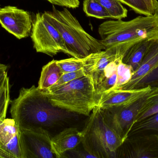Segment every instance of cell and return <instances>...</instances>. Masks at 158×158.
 <instances>
[{"instance_id": "1", "label": "cell", "mask_w": 158, "mask_h": 158, "mask_svg": "<svg viewBox=\"0 0 158 158\" xmlns=\"http://www.w3.org/2000/svg\"><path fill=\"white\" fill-rule=\"evenodd\" d=\"M10 104L11 117L19 129H46L64 121L70 113L53 105L44 91L34 85L21 88L18 96L11 100Z\"/></svg>"}, {"instance_id": "2", "label": "cell", "mask_w": 158, "mask_h": 158, "mask_svg": "<svg viewBox=\"0 0 158 158\" xmlns=\"http://www.w3.org/2000/svg\"><path fill=\"white\" fill-rule=\"evenodd\" d=\"M44 13L61 34L69 55L82 59L90 54L106 50L101 40L87 33L67 8L59 10L53 6L52 11Z\"/></svg>"}, {"instance_id": "3", "label": "cell", "mask_w": 158, "mask_h": 158, "mask_svg": "<svg viewBox=\"0 0 158 158\" xmlns=\"http://www.w3.org/2000/svg\"><path fill=\"white\" fill-rule=\"evenodd\" d=\"M98 32L106 49L116 46L129 49L140 40L158 36V19L154 15L130 21L107 20L99 25Z\"/></svg>"}, {"instance_id": "4", "label": "cell", "mask_w": 158, "mask_h": 158, "mask_svg": "<svg viewBox=\"0 0 158 158\" xmlns=\"http://www.w3.org/2000/svg\"><path fill=\"white\" fill-rule=\"evenodd\" d=\"M43 91L53 105L70 113L89 116L98 105L94 82L87 74L52 92Z\"/></svg>"}, {"instance_id": "5", "label": "cell", "mask_w": 158, "mask_h": 158, "mask_svg": "<svg viewBox=\"0 0 158 158\" xmlns=\"http://www.w3.org/2000/svg\"><path fill=\"white\" fill-rule=\"evenodd\" d=\"M82 131L83 147L95 158L115 157L123 143L118 135L109 125L102 110L98 106L91 112Z\"/></svg>"}, {"instance_id": "6", "label": "cell", "mask_w": 158, "mask_h": 158, "mask_svg": "<svg viewBox=\"0 0 158 158\" xmlns=\"http://www.w3.org/2000/svg\"><path fill=\"white\" fill-rule=\"evenodd\" d=\"M31 38L38 53L52 57L58 53L68 55L64 42L56 28L49 22L44 13H38L32 23Z\"/></svg>"}, {"instance_id": "7", "label": "cell", "mask_w": 158, "mask_h": 158, "mask_svg": "<svg viewBox=\"0 0 158 158\" xmlns=\"http://www.w3.org/2000/svg\"><path fill=\"white\" fill-rule=\"evenodd\" d=\"M150 90L128 105L108 109H100L109 125L118 135L123 142L128 138L135 123L136 117L144 104Z\"/></svg>"}, {"instance_id": "8", "label": "cell", "mask_w": 158, "mask_h": 158, "mask_svg": "<svg viewBox=\"0 0 158 158\" xmlns=\"http://www.w3.org/2000/svg\"><path fill=\"white\" fill-rule=\"evenodd\" d=\"M25 158H56L51 147L52 137L42 127L19 129Z\"/></svg>"}, {"instance_id": "9", "label": "cell", "mask_w": 158, "mask_h": 158, "mask_svg": "<svg viewBox=\"0 0 158 158\" xmlns=\"http://www.w3.org/2000/svg\"><path fill=\"white\" fill-rule=\"evenodd\" d=\"M0 24L19 39L28 37L32 28V20L29 13L10 6L0 9Z\"/></svg>"}, {"instance_id": "10", "label": "cell", "mask_w": 158, "mask_h": 158, "mask_svg": "<svg viewBox=\"0 0 158 158\" xmlns=\"http://www.w3.org/2000/svg\"><path fill=\"white\" fill-rule=\"evenodd\" d=\"M120 147L122 157L158 158V135H131Z\"/></svg>"}, {"instance_id": "11", "label": "cell", "mask_w": 158, "mask_h": 158, "mask_svg": "<svg viewBox=\"0 0 158 158\" xmlns=\"http://www.w3.org/2000/svg\"><path fill=\"white\" fill-rule=\"evenodd\" d=\"M0 147L14 158H25L20 130L14 119H0Z\"/></svg>"}, {"instance_id": "12", "label": "cell", "mask_w": 158, "mask_h": 158, "mask_svg": "<svg viewBox=\"0 0 158 158\" xmlns=\"http://www.w3.org/2000/svg\"><path fill=\"white\" fill-rule=\"evenodd\" d=\"M128 49L129 48L124 46H116L90 54L82 59L85 72L93 79L116 58L124 56Z\"/></svg>"}, {"instance_id": "13", "label": "cell", "mask_w": 158, "mask_h": 158, "mask_svg": "<svg viewBox=\"0 0 158 158\" xmlns=\"http://www.w3.org/2000/svg\"><path fill=\"white\" fill-rule=\"evenodd\" d=\"M151 89L148 87L132 90H113L100 96L97 106L100 109H106L125 105L135 101Z\"/></svg>"}, {"instance_id": "14", "label": "cell", "mask_w": 158, "mask_h": 158, "mask_svg": "<svg viewBox=\"0 0 158 158\" xmlns=\"http://www.w3.org/2000/svg\"><path fill=\"white\" fill-rule=\"evenodd\" d=\"M83 133L76 128H69L52 137L51 147L57 158L64 157L66 152L77 147L81 143Z\"/></svg>"}, {"instance_id": "15", "label": "cell", "mask_w": 158, "mask_h": 158, "mask_svg": "<svg viewBox=\"0 0 158 158\" xmlns=\"http://www.w3.org/2000/svg\"><path fill=\"white\" fill-rule=\"evenodd\" d=\"M158 66V36L154 39L148 47L138 68L131 79L118 90H132L141 79Z\"/></svg>"}, {"instance_id": "16", "label": "cell", "mask_w": 158, "mask_h": 158, "mask_svg": "<svg viewBox=\"0 0 158 158\" xmlns=\"http://www.w3.org/2000/svg\"><path fill=\"white\" fill-rule=\"evenodd\" d=\"M156 37L146 38L135 43L125 53L123 62L131 66L135 71L140 66L151 43Z\"/></svg>"}, {"instance_id": "17", "label": "cell", "mask_w": 158, "mask_h": 158, "mask_svg": "<svg viewBox=\"0 0 158 158\" xmlns=\"http://www.w3.org/2000/svg\"><path fill=\"white\" fill-rule=\"evenodd\" d=\"M63 74V72L56 64V60L49 62L42 68L38 88L41 90H47L56 83Z\"/></svg>"}, {"instance_id": "18", "label": "cell", "mask_w": 158, "mask_h": 158, "mask_svg": "<svg viewBox=\"0 0 158 158\" xmlns=\"http://www.w3.org/2000/svg\"><path fill=\"white\" fill-rule=\"evenodd\" d=\"M10 84L7 70L0 72V119L6 118L10 104Z\"/></svg>"}, {"instance_id": "19", "label": "cell", "mask_w": 158, "mask_h": 158, "mask_svg": "<svg viewBox=\"0 0 158 158\" xmlns=\"http://www.w3.org/2000/svg\"><path fill=\"white\" fill-rule=\"evenodd\" d=\"M158 112V87L151 88L147 98L136 117L135 123Z\"/></svg>"}, {"instance_id": "20", "label": "cell", "mask_w": 158, "mask_h": 158, "mask_svg": "<svg viewBox=\"0 0 158 158\" xmlns=\"http://www.w3.org/2000/svg\"><path fill=\"white\" fill-rule=\"evenodd\" d=\"M83 9L87 16L99 19L111 18L107 11L97 0H84Z\"/></svg>"}, {"instance_id": "21", "label": "cell", "mask_w": 158, "mask_h": 158, "mask_svg": "<svg viewBox=\"0 0 158 158\" xmlns=\"http://www.w3.org/2000/svg\"><path fill=\"white\" fill-rule=\"evenodd\" d=\"M107 11L111 18L122 19L127 16L128 10L118 0H97Z\"/></svg>"}, {"instance_id": "22", "label": "cell", "mask_w": 158, "mask_h": 158, "mask_svg": "<svg viewBox=\"0 0 158 158\" xmlns=\"http://www.w3.org/2000/svg\"><path fill=\"white\" fill-rule=\"evenodd\" d=\"M148 130L158 132V112L135 123L128 136Z\"/></svg>"}, {"instance_id": "23", "label": "cell", "mask_w": 158, "mask_h": 158, "mask_svg": "<svg viewBox=\"0 0 158 158\" xmlns=\"http://www.w3.org/2000/svg\"><path fill=\"white\" fill-rule=\"evenodd\" d=\"M122 60H120L118 64V79L116 87L113 90H118L121 86L127 83L134 73L133 68L131 66L123 63Z\"/></svg>"}, {"instance_id": "24", "label": "cell", "mask_w": 158, "mask_h": 158, "mask_svg": "<svg viewBox=\"0 0 158 158\" xmlns=\"http://www.w3.org/2000/svg\"><path fill=\"white\" fill-rule=\"evenodd\" d=\"M85 75L86 73L85 72L84 69L77 71L63 73L61 78L56 82V83H55L54 85L48 88L47 90H45L44 91L47 92H52L58 90L61 87H63L67 83L72 81L73 80L76 79Z\"/></svg>"}, {"instance_id": "25", "label": "cell", "mask_w": 158, "mask_h": 158, "mask_svg": "<svg viewBox=\"0 0 158 158\" xmlns=\"http://www.w3.org/2000/svg\"><path fill=\"white\" fill-rule=\"evenodd\" d=\"M56 64L63 73L77 71L84 69L83 63L82 59L74 57L56 60Z\"/></svg>"}, {"instance_id": "26", "label": "cell", "mask_w": 158, "mask_h": 158, "mask_svg": "<svg viewBox=\"0 0 158 158\" xmlns=\"http://www.w3.org/2000/svg\"><path fill=\"white\" fill-rule=\"evenodd\" d=\"M148 87L151 88L158 87V66L137 83L132 90Z\"/></svg>"}, {"instance_id": "27", "label": "cell", "mask_w": 158, "mask_h": 158, "mask_svg": "<svg viewBox=\"0 0 158 158\" xmlns=\"http://www.w3.org/2000/svg\"><path fill=\"white\" fill-rule=\"evenodd\" d=\"M128 6L135 13L145 16L153 15L144 0H118Z\"/></svg>"}, {"instance_id": "28", "label": "cell", "mask_w": 158, "mask_h": 158, "mask_svg": "<svg viewBox=\"0 0 158 158\" xmlns=\"http://www.w3.org/2000/svg\"><path fill=\"white\" fill-rule=\"evenodd\" d=\"M53 5L72 8H77L80 6L79 0H46Z\"/></svg>"}, {"instance_id": "29", "label": "cell", "mask_w": 158, "mask_h": 158, "mask_svg": "<svg viewBox=\"0 0 158 158\" xmlns=\"http://www.w3.org/2000/svg\"><path fill=\"white\" fill-rule=\"evenodd\" d=\"M144 1L146 3L150 12L152 13V14L154 15V11L158 1L157 0H144Z\"/></svg>"}, {"instance_id": "30", "label": "cell", "mask_w": 158, "mask_h": 158, "mask_svg": "<svg viewBox=\"0 0 158 158\" xmlns=\"http://www.w3.org/2000/svg\"><path fill=\"white\" fill-rule=\"evenodd\" d=\"M0 158H14L9 153L0 147Z\"/></svg>"}, {"instance_id": "31", "label": "cell", "mask_w": 158, "mask_h": 158, "mask_svg": "<svg viewBox=\"0 0 158 158\" xmlns=\"http://www.w3.org/2000/svg\"><path fill=\"white\" fill-rule=\"evenodd\" d=\"M7 69H8V66L7 65L0 63V72L4 71V70H7Z\"/></svg>"}, {"instance_id": "32", "label": "cell", "mask_w": 158, "mask_h": 158, "mask_svg": "<svg viewBox=\"0 0 158 158\" xmlns=\"http://www.w3.org/2000/svg\"><path fill=\"white\" fill-rule=\"evenodd\" d=\"M154 15L156 16L158 19V2L155 7V11H154Z\"/></svg>"}, {"instance_id": "33", "label": "cell", "mask_w": 158, "mask_h": 158, "mask_svg": "<svg viewBox=\"0 0 158 158\" xmlns=\"http://www.w3.org/2000/svg\"><path fill=\"white\" fill-rule=\"evenodd\" d=\"M0 9H1V7H0Z\"/></svg>"}]
</instances>
